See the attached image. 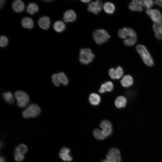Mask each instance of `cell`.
<instances>
[{
  "label": "cell",
  "mask_w": 162,
  "mask_h": 162,
  "mask_svg": "<svg viewBox=\"0 0 162 162\" xmlns=\"http://www.w3.org/2000/svg\"><path fill=\"white\" fill-rule=\"evenodd\" d=\"M101 130L98 128L94 129L93 135L97 139L103 140L111 134L112 132V127L111 123L108 120L102 121L100 124Z\"/></svg>",
  "instance_id": "cell-1"
},
{
  "label": "cell",
  "mask_w": 162,
  "mask_h": 162,
  "mask_svg": "<svg viewBox=\"0 0 162 162\" xmlns=\"http://www.w3.org/2000/svg\"><path fill=\"white\" fill-rule=\"evenodd\" d=\"M136 50L146 65L149 66L153 65V59L146 46L142 45L139 44L137 46Z\"/></svg>",
  "instance_id": "cell-2"
},
{
  "label": "cell",
  "mask_w": 162,
  "mask_h": 162,
  "mask_svg": "<svg viewBox=\"0 0 162 162\" xmlns=\"http://www.w3.org/2000/svg\"><path fill=\"white\" fill-rule=\"evenodd\" d=\"M94 40L99 45L102 44L107 41L110 38L107 32L103 29L96 30L93 34Z\"/></svg>",
  "instance_id": "cell-3"
},
{
  "label": "cell",
  "mask_w": 162,
  "mask_h": 162,
  "mask_svg": "<svg viewBox=\"0 0 162 162\" xmlns=\"http://www.w3.org/2000/svg\"><path fill=\"white\" fill-rule=\"evenodd\" d=\"M94 56V55L90 49L82 48L80 51L79 60L82 64L86 65L93 60Z\"/></svg>",
  "instance_id": "cell-4"
},
{
  "label": "cell",
  "mask_w": 162,
  "mask_h": 162,
  "mask_svg": "<svg viewBox=\"0 0 162 162\" xmlns=\"http://www.w3.org/2000/svg\"><path fill=\"white\" fill-rule=\"evenodd\" d=\"M121 158L119 150L115 148H112L109 150L106 158L101 162H121Z\"/></svg>",
  "instance_id": "cell-5"
},
{
  "label": "cell",
  "mask_w": 162,
  "mask_h": 162,
  "mask_svg": "<svg viewBox=\"0 0 162 162\" xmlns=\"http://www.w3.org/2000/svg\"><path fill=\"white\" fill-rule=\"evenodd\" d=\"M40 112V109L38 105L32 104L29 105L24 110L22 114L26 118L30 117H35L38 116Z\"/></svg>",
  "instance_id": "cell-6"
},
{
  "label": "cell",
  "mask_w": 162,
  "mask_h": 162,
  "mask_svg": "<svg viewBox=\"0 0 162 162\" xmlns=\"http://www.w3.org/2000/svg\"><path fill=\"white\" fill-rule=\"evenodd\" d=\"M14 96L17 100V105L20 107H25L29 102L28 96L23 91H17L15 92Z\"/></svg>",
  "instance_id": "cell-7"
},
{
  "label": "cell",
  "mask_w": 162,
  "mask_h": 162,
  "mask_svg": "<svg viewBox=\"0 0 162 162\" xmlns=\"http://www.w3.org/2000/svg\"><path fill=\"white\" fill-rule=\"evenodd\" d=\"M52 80L54 84L57 86H59L61 83L64 86L67 85L68 82L67 77L63 72L53 74Z\"/></svg>",
  "instance_id": "cell-8"
},
{
  "label": "cell",
  "mask_w": 162,
  "mask_h": 162,
  "mask_svg": "<svg viewBox=\"0 0 162 162\" xmlns=\"http://www.w3.org/2000/svg\"><path fill=\"white\" fill-rule=\"evenodd\" d=\"M102 2L100 0L90 2L87 6V10L90 12L97 15L102 10L103 8Z\"/></svg>",
  "instance_id": "cell-9"
},
{
  "label": "cell",
  "mask_w": 162,
  "mask_h": 162,
  "mask_svg": "<svg viewBox=\"0 0 162 162\" xmlns=\"http://www.w3.org/2000/svg\"><path fill=\"white\" fill-rule=\"evenodd\" d=\"M119 37L122 39H126L128 37L130 38H137L135 31L130 28H123L119 29L118 32Z\"/></svg>",
  "instance_id": "cell-10"
},
{
  "label": "cell",
  "mask_w": 162,
  "mask_h": 162,
  "mask_svg": "<svg viewBox=\"0 0 162 162\" xmlns=\"http://www.w3.org/2000/svg\"><path fill=\"white\" fill-rule=\"evenodd\" d=\"M146 13L154 23L162 20V14L158 9H148L146 10Z\"/></svg>",
  "instance_id": "cell-11"
},
{
  "label": "cell",
  "mask_w": 162,
  "mask_h": 162,
  "mask_svg": "<svg viewBox=\"0 0 162 162\" xmlns=\"http://www.w3.org/2000/svg\"><path fill=\"white\" fill-rule=\"evenodd\" d=\"M108 74L111 79H119L122 76L123 74V70L120 66H118L116 69L112 68L109 70Z\"/></svg>",
  "instance_id": "cell-12"
},
{
  "label": "cell",
  "mask_w": 162,
  "mask_h": 162,
  "mask_svg": "<svg viewBox=\"0 0 162 162\" xmlns=\"http://www.w3.org/2000/svg\"><path fill=\"white\" fill-rule=\"evenodd\" d=\"M76 14L74 10H69L64 14L63 20L66 22H72L76 20Z\"/></svg>",
  "instance_id": "cell-13"
},
{
  "label": "cell",
  "mask_w": 162,
  "mask_h": 162,
  "mask_svg": "<svg viewBox=\"0 0 162 162\" xmlns=\"http://www.w3.org/2000/svg\"><path fill=\"white\" fill-rule=\"evenodd\" d=\"M70 151L68 148L64 147L61 149L59 152V156L64 161H71L73 158L70 155Z\"/></svg>",
  "instance_id": "cell-14"
},
{
  "label": "cell",
  "mask_w": 162,
  "mask_h": 162,
  "mask_svg": "<svg viewBox=\"0 0 162 162\" xmlns=\"http://www.w3.org/2000/svg\"><path fill=\"white\" fill-rule=\"evenodd\" d=\"M153 28L156 38L158 40H162V20L158 22L154 23Z\"/></svg>",
  "instance_id": "cell-15"
},
{
  "label": "cell",
  "mask_w": 162,
  "mask_h": 162,
  "mask_svg": "<svg viewBox=\"0 0 162 162\" xmlns=\"http://www.w3.org/2000/svg\"><path fill=\"white\" fill-rule=\"evenodd\" d=\"M38 23L39 26L41 28L44 30L48 29L50 24V18L47 16H43L40 18Z\"/></svg>",
  "instance_id": "cell-16"
},
{
  "label": "cell",
  "mask_w": 162,
  "mask_h": 162,
  "mask_svg": "<svg viewBox=\"0 0 162 162\" xmlns=\"http://www.w3.org/2000/svg\"><path fill=\"white\" fill-rule=\"evenodd\" d=\"M113 83L110 81H107L102 84L99 89V92L100 93H104L106 92H110L113 88Z\"/></svg>",
  "instance_id": "cell-17"
},
{
  "label": "cell",
  "mask_w": 162,
  "mask_h": 162,
  "mask_svg": "<svg viewBox=\"0 0 162 162\" xmlns=\"http://www.w3.org/2000/svg\"><path fill=\"white\" fill-rule=\"evenodd\" d=\"M90 104L93 106H97L99 104L101 101V98L98 94L93 93L90 94L88 98Z\"/></svg>",
  "instance_id": "cell-18"
},
{
  "label": "cell",
  "mask_w": 162,
  "mask_h": 162,
  "mask_svg": "<svg viewBox=\"0 0 162 162\" xmlns=\"http://www.w3.org/2000/svg\"><path fill=\"white\" fill-rule=\"evenodd\" d=\"M13 10L16 12H20L24 9L25 5L20 0H16L12 4Z\"/></svg>",
  "instance_id": "cell-19"
},
{
  "label": "cell",
  "mask_w": 162,
  "mask_h": 162,
  "mask_svg": "<svg viewBox=\"0 0 162 162\" xmlns=\"http://www.w3.org/2000/svg\"><path fill=\"white\" fill-rule=\"evenodd\" d=\"M122 86L125 87H127L131 86L133 83V79L130 75H129L124 76L121 80Z\"/></svg>",
  "instance_id": "cell-20"
},
{
  "label": "cell",
  "mask_w": 162,
  "mask_h": 162,
  "mask_svg": "<svg viewBox=\"0 0 162 162\" xmlns=\"http://www.w3.org/2000/svg\"><path fill=\"white\" fill-rule=\"evenodd\" d=\"M103 8L106 14H113L116 9L115 5L110 2H106L103 5Z\"/></svg>",
  "instance_id": "cell-21"
},
{
  "label": "cell",
  "mask_w": 162,
  "mask_h": 162,
  "mask_svg": "<svg viewBox=\"0 0 162 162\" xmlns=\"http://www.w3.org/2000/svg\"><path fill=\"white\" fill-rule=\"evenodd\" d=\"M127 102V100L126 98L124 96H120L116 98L114 104L117 108H121L125 106Z\"/></svg>",
  "instance_id": "cell-22"
},
{
  "label": "cell",
  "mask_w": 162,
  "mask_h": 162,
  "mask_svg": "<svg viewBox=\"0 0 162 162\" xmlns=\"http://www.w3.org/2000/svg\"><path fill=\"white\" fill-rule=\"evenodd\" d=\"M21 24L22 26L25 28L31 29L34 26V22L31 18L26 17H24L22 20Z\"/></svg>",
  "instance_id": "cell-23"
},
{
  "label": "cell",
  "mask_w": 162,
  "mask_h": 162,
  "mask_svg": "<svg viewBox=\"0 0 162 162\" xmlns=\"http://www.w3.org/2000/svg\"><path fill=\"white\" fill-rule=\"evenodd\" d=\"M53 27L56 32H61L65 30L66 26L64 22L61 20H58L54 23Z\"/></svg>",
  "instance_id": "cell-24"
},
{
  "label": "cell",
  "mask_w": 162,
  "mask_h": 162,
  "mask_svg": "<svg viewBox=\"0 0 162 162\" xmlns=\"http://www.w3.org/2000/svg\"><path fill=\"white\" fill-rule=\"evenodd\" d=\"M28 151V148L26 145L24 144H20L15 148L14 153L24 155Z\"/></svg>",
  "instance_id": "cell-25"
},
{
  "label": "cell",
  "mask_w": 162,
  "mask_h": 162,
  "mask_svg": "<svg viewBox=\"0 0 162 162\" xmlns=\"http://www.w3.org/2000/svg\"><path fill=\"white\" fill-rule=\"evenodd\" d=\"M128 8L132 11H141L142 10V6L136 2L135 0H133L130 3Z\"/></svg>",
  "instance_id": "cell-26"
},
{
  "label": "cell",
  "mask_w": 162,
  "mask_h": 162,
  "mask_svg": "<svg viewBox=\"0 0 162 162\" xmlns=\"http://www.w3.org/2000/svg\"><path fill=\"white\" fill-rule=\"evenodd\" d=\"M39 10L38 6L35 3H31L29 4L27 7V12L31 14H34L38 12Z\"/></svg>",
  "instance_id": "cell-27"
},
{
  "label": "cell",
  "mask_w": 162,
  "mask_h": 162,
  "mask_svg": "<svg viewBox=\"0 0 162 162\" xmlns=\"http://www.w3.org/2000/svg\"><path fill=\"white\" fill-rule=\"evenodd\" d=\"M3 97L6 101L10 103H13L14 99L12 93L10 92L4 93L3 94Z\"/></svg>",
  "instance_id": "cell-28"
},
{
  "label": "cell",
  "mask_w": 162,
  "mask_h": 162,
  "mask_svg": "<svg viewBox=\"0 0 162 162\" xmlns=\"http://www.w3.org/2000/svg\"><path fill=\"white\" fill-rule=\"evenodd\" d=\"M137 38H129L124 40L123 43L127 46H131L134 45L136 42Z\"/></svg>",
  "instance_id": "cell-29"
},
{
  "label": "cell",
  "mask_w": 162,
  "mask_h": 162,
  "mask_svg": "<svg viewBox=\"0 0 162 162\" xmlns=\"http://www.w3.org/2000/svg\"><path fill=\"white\" fill-rule=\"evenodd\" d=\"M8 40L7 37L2 36L0 37V46L3 47L6 46L8 44Z\"/></svg>",
  "instance_id": "cell-30"
},
{
  "label": "cell",
  "mask_w": 162,
  "mask_h": 162,
  "mask_svg": "<svg viewBox=\"0 0 162 162\" xmlns=\"http://www.w3.org/2000/svg\"><path fill=\"white\" fill-rule=\"evenodd\" d=\"M14 158L16 161L21 162L23 160L24 156L20 154L14 153Z\"/></svg>",
  "instance_id": "cell-31"
},
{
  "label": "cell",
  "mask_w": 162,
  "mask_h": 162,
  "mask_svg": "<svg viewBox=\"0 0 162 162\" xmlns=\"http://www.w3.org/2000/svg\"><path fill=\"white\" fill-rule=\"evenodd\" d=\"M144 7L147 8L149 9L153 5V1L150 0H143Z\"/></svg>",
  "instance_id": "cell-32"
},
{
  "label": "cell",
  "mask_w": 162,
  "mask_h": 162,
  "mask_svg": "<svg viewBox=\"0 0 162 162\" xmlns=\"http://www.w3.org/2000/svg\"><path fill=\"white\" fill-rule=\"evenodd\" d=\"M155 3L159 6L162 7V0H157L155 1Z\"/></svg>",
  "instance_id": "cell-33"
},
{
  "label": "cell",
  "mask_w": 162,
  "mask_h": 162,
  "mask_svg": "<svg viewBox=\"0 0 162 162\" xmlns=\"http://www.w3.org/2000/svg\"><path fill=\"white\" fill-rule=\"evenodd\" d=\"M0 7L2 8L5 4V1L4 0H1L0 1Z\"/></svg>",
  "instance_id": "cell-34"
},
{
  "label": "cell",
  "mask_w": 162,
  "mask_h": 162,
  "mask_svg": "<svg viewBox=\"0 0 162 162\" xmlns=\"http://www.w3.org/2000/svg\"><path fill=\"white\" fill-rule=\"evenodd\" d=\"M81 1L82 2H83V3H89L90 2H91V0H81Z\"/></svg>",
  "instance_id": "cell-35"
},
{
  "label": "cell",
  "mask_w": 162,
  "mask_h": 162,
  "mask_svg": "<svg viewBox=\"0 0 162 162\" xmlns=\"http://www.w3.org/2000/svg\"><path fill=\"white\" fill-rule=\"evenodd\" d=\"M0 162H5V160L4 158L2 156H1L0 157Z\"/></svg>",
  "instance_id": "cell-36"
}]
</instances>
